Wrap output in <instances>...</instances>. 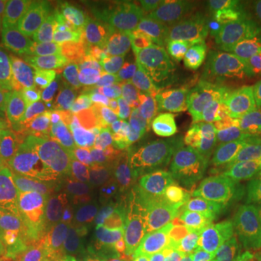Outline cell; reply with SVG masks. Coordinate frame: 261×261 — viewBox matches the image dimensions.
Returning a JSON list of instances; mask_svg holds the SVG:
<instances>
[{"instance_id":"cell-1","label":"cell","mask_w":261,"mask_h":261,"mask_svg":"<svg viewBox=\"0 0 261 261\" xmlns=\"http://www.w3.org/2000/svg\"><path fill=\"white\" fill-rule=\"evenodd\" d=\"M192 38L231 61L261 64V3H226L183 15Z\"/></svg>"},{"instance_id":"cell-2","label":"cell","mask_w":261,"mask_h":261,"mask_svg":"<svg viewBox=\"0 0 261 261\" xmlns=\"http://www.w3.org/2000/svg\"><path fill=\"white\" fill-rule=\"evenodd\" d=\"M102 13L92 2H65L56 20L38 41L35 57L54 74L65 73L100 31Z\"/></svg>"},{"instance_id":"cell-3","label":"cell","mask_w":261,"mask_h":261,"mask_svg":"<svg viewBox=\"0 0 261 261\" xmlns=\"http://www.w3.org/2000/svg\"><path fill=\"white\" fill-rule=\"evenodd\" d=\"M20 119L25 145V180L42 183L48 177L71 173L68 155L73 138L37 113L20 111Z\"/></svg>"},{"instance_id":"cell-4","label":"cell","mask_w":261,"mask_h":261,"mask_svg":"<svg viewBox=\"0 0 261 261\" xmlns=\"http://www.w3.org/2000/svg\"><path fill=\"white\" fill-rule=\"evenodd\" d=\"M3 86L6 92L37 109L56 111L67 83L47 70L35 57V53H5L2 67Z\"/></svg>"},{"instance_id":"cell-5","label":"cell","mask_w":261,"mask_h":261,"mask_svg":"<svg viewBox=\"0 0 261 261\" xmlns=\"http://www.w3.org/2000/svg\"><path fill=\"white\" fill-rule=\"evenodd\" d=\"M228 61L231 60L205 42L176 34L167 57L170 82L180 92L207 97L216 75Z\"/></svg>"},{"instance_id":"cell-6","label":"cell","mask_w":261,"mask_h":261,"mask_svg":"<svg viewBox=\"0 0 261 261\" xmlns=\"http://www.w3.org/2000/svg\"><path fill=\"white\" fill-rule=\"evenodd\" d=\"M54 216L41 183L23 181L13 203L10 225L13 237L23 251L41 245Z\"/></svg>"},{"instance_id":"cell-7","label":"cell","mask_w":261,"mask_h":261,"mask_svg":"<svg viewBox=\"0 0 261 261\" xmlns=\"http://www.w3.org/2000/svg\"><path fill=\"white\" fill-rule=\"evenodd\" d=\"M260 96L258 65L228 61L216 75L206 99L216 112H250Z\"/></svg>"},{"instance_id":"cell-8","label":"cell","mask_w":261,"mask_h":261,"mask_svg":"<svg viewBox=\"0 0 261 261\" xmlns=\"http://www.w3.org/2000/svg\"><path fill=\"white\" fill-rule=\"evenodd\" d=\"M65 2L60 0H19L15 2L5 34V53H34L38 41L56 20Z\"/></svg>"},{"instance_id":"cell-9","label":"cell","mask_w":261,"mask_h":261,"mask_svg":"<svg viewBox=\"0 0 261 261\" xmlns=\"http://www.w3.org/2000/svg\"><path fill=\"white\" fill-rule=\"evenodd\" d=\"M48 121L58 129L80 140H108L122 137L140 126L138 121L125 109L96 112H48Z\"/></svg>"},{"instance_id":"cell-10","label":"cell","mask_w":261,"mask_h":261,"mask_svg":"<svg viewBox=\"0 0 261 261\" xmlns=\"http://www.w3.org/2000/svg\"><path fill=\"white\" fill-rule=\"evenodd\" d=\"M177 89L170 82L168 70L159 84H134L122 89L123 109L140 125L155 128L173 109H176Z\"/></svg>"},{"instance_id":"cell-11","label":"cell","mask_w":261,"mask_h":261,"mask_svg":"<svg viewBox=\"0 0 261 261\" xmlns=\"http://www.w3.org/2000/svg\"><path fill=\"white\" fill-rule=\"evenodd\" d=\"M23 159L25 145L20 111L0 93V176L18 183L27 181Z\"/></svg>"},{"instance_id":"cell-12","label":"cell","mask_w":261,"mask_h":261,"mask_svg":"<svg viewBox=\"0 0 261 261\" xmlns=\"http://www.w3.org/2000/svg\"><path fill=\"white\" fill-rule=\"evenodd\" d=\"M121 25L129 37L154 57L167 58L176 34L159 16L140 6L129 5L121 10Z\"/></svg>"},{"instance_id":"cell-13","label":"cell","mask_w":261,"mask_h":261,"mask_svg":"<svg viewBox=\"0 0 261 261\" xmlns=\"http://www.w3.org/2000/svg\"><path fill=\"white\" fill-rule=\"evenodd\" d=\"M112 42L106 28L100 29L64 73L71 86H93L106 82Z\"/></svg>"},{"instance_id":"cell-14","label":"cell","mask_w":261,"mask_h":261,"mask_svg":"<svg viewBox=\"0 0 261 261\" xmlns=\"http://www.w3.org/2000/svg\"><path fill=\"white\" fill-rule=\"evenodd\" d=\"M123 109L121 89L103 83L93 86H71L67 83L57 106V112L80 113Z\"/></svg>"},{"instance_id":"cell-15","label":"cell","mask_w":261,"mask_h":261,"mask_svg":"<svg viewBox=\"0 0 261 261\" xmlns=\"http://www.w3.org/2000/svg\"><path fill=\"white\" fill-rule=\"evenodd\" d=\"M151 197L152 187L147 176L130 171L119 181L106 216L116 221H140Z\"/></svg>"},{"instance_id":"cell-16","label":"cell","mask_w":261,"mask_h":261,"mask_svg":"<svg viewBox=\"0 0 261 261\" xmlns=\"http://www.w3.org/2000/svg\"><path fill=\"white\" fill-rule=\"evenodd\" d=\"M183 216L193 232L196 251L200 255H218L225 245L237 240V232L212 212L187 207Z\"/></svg>"},{"instance_id":"cell-17","label":"cell","mask_w":261,"mask_h":261,"mask_svg":"<svg viewBox=\"0 0 261 261\" xmlns=\"http://www.w3.org/2000/svg\"><path fill=\"white\" fill-rule=\"evenodd\" d=\"M250 112H212L199 122L207 144L218 148L233 149L248 128Z\"/></svg>"},{"instance_id":"cell-18","label":"cell","mask_w":261,"mask_h":261,"mask_svg":"<svg viewBox=\"0 0 261 261\" xmlns=\"http://www.w3.org/2000/svg\"><path fill=\"white\" fill-rule=\"evenodd\" d=\"M159 140L160 167L167 171H186L192 170L202 154L206 142L189 135L171 134L157 137Z\"/></svg>"},{"instance_id":"cell-19","label":"cell","mask_w":261,"mask_h":261,"mask_svg":"<svg viewBox=\"0 0 261 261\" xmlns=\"http://www.w3.org/2000/svg\"><path fill=\"white\" fill-rule=\"evenodd\" d=\"M167 70V58L152 61L138 60L130 63H111L108 65L106 84L125 89L134 84H159Z\"/></svg>"},{"instance_id":"cell-20","label":"cell","mask_w":261,"mask_h":261,"mask_svg":"<svg viewBox=\"0 0 261 261\" xmlns=\"http://www.w3.org/2000/svg\"><path fill=\"white\" fill-rule=\"evenodd\" d=\"M112 149L113 144L109 140L73 138L68 155L70 170L80 177H92L111 160Z\"/></svg>"},{"instance_id":"cell-21","label":"cell","mask_w":261,"mask_h":261,"mask_svg":"<svg viewBox=\"0 0 261 261\" xmlns=\"http://www.w3.org/2000/svg\"><path fill=\"white\" fill-rule=\"evenodd\" d=\"M125 151L129 160L140 168L147 177L159 176L163 168L160 167L157 151L159 140L157 130L148 125H140L132 130L125 141Z\"/></svg>"},{"instance_id":"cell-22","label":"cell","mask_w":261,"mask_h":261,"mask_svg":"<svg viewBox=\"0 0 261 261\" xmlns=\"http://www.w3.org/2000/svg\"><path fill=\"white\" fill-rule=\"evenodd\" d=\"M151 231L157 238L161 251L171 258L181 260L186 255L195 252L197 254L195 237L183 215L161 222L157 226L151 228Z\"/></svg>"},{"instance_id":"cell-23","label":"cell","mask_w":261,"mask_h":261,"mask_svg":"<svg viewBox=\"0 0 261 261\" xmlns=\"http://www.w3.org/2000/svg\"><path fill=\"white\" fill-rule=\"evenodd\" d=\"M93 212L87 203L77 202L58 211L53 216L47 235L37 248H53L84 226L93 222Z\"/></svg>"},{"instance_id":"cell-24","label":"cell","mask_w":261,"mask_h":261,"mask_svg":"<svg viewBox=\"0 0 261 261\" xmlns=\"http://www.w3.org/2000/svg\"><path fill=\"white\" fill-rule=\"evenodd\" d=\"M186 205L174 186L164 187L149 199L140 222L145 228H154L164 221H170L185 214Z\"/></svg>"},{"instance_id":"cell-25","label":"cell","mask_w":261,"mask_h":261,"mask_svg":"<svg viewBox=\"0 0 261 261\" xmlns=\"http://www.w3.org/2000/svg\"><path fill=\"white\" fill-rule=\"evenodd\" d=\"M41 185L53 206L54 214L67 206L74 205L83 197V181L74 177L71 173L64 176L48 177Z\"/></svg>"},{"instance_id":"cell-26","label":"cell","mask_w":261,"mask_h":261,"mask_svg":"<svg viewBox=\"0 0 261 261\" xmlns=\"http://www.w3.org/2000/svg\"><path fill=\"white\" fill-rule=\"evenodd\" d=\"M196 176V174H195ZM196 185L209 190L211 193L218 196L219 199H231L243 195L244 180L241 167L225 168L218 173L200 174L196 176Z\"/></svg>"},{"instance_id":"cell-27","label":"cell","mask_w":261,"mask_h":261,"mask_svg":"<svg viewBox=\"0 0 261 261\" xmlns=\"http://www.w3.org/2000/svg\"><path fill=\"white\" fill-rule=\"evenodd\" d=\"M174 187L178 190V193L181 196L183 203L189 207H199L207 212L216 214L218 205H219V197L211 193L209 190H206L203 187L196 185V176L192 174L190 177L181 178L178 180L177 185Z\"/></svg>"},{"instance_id":"cell-28","label":"cell","mask_w":261,"mask_h":261,"mask_svg":"<svg viewBox=\"0 0 261 261\" xmlns=\"http://www.w3.org/2000/svg\"><path fill=\"white\" fill-rule=\"evenodd\" d=\"M116 166L111 160L103 166L96 174L84 183L83 186V199L86 203L90 206L103 205L106 195L109 192V189L115 181L116 177Z\"/></svg>"},{"instance_id":"cell-29","label":"cell","mask_w":261,"mask_h":261,"mask_svg":"<svg viewBox=\"0 0 261 261\" xmlns=\"http://www.w3.org/2000/svg\"><path fill=\"white\" fill-rule=\"evenodd\" d=\"M238 166L235 161L232 149H225L214 147L211 144H206L200 157L197 159L196 164L192 167V173L196 176L200 174H209V173H218L225 168Z\"/></svg>"},{"instance_id":"cell-30","label":"cell","mask_w":261,"mask_h":261,"mask_svg":"<svg viewBox=\"0 0 261 261\" xmlns=\"http://www.w3.org/2000/svg\"><path fill=\"white\" fill-rule=\"evenodd\" d=\"M233 200H235L237 211H238V226H237L235 232L240 235L241 240L251 241L252 238H255L261 231L260 212L244 196V193L237 196Z\"/></svg>"},{"instance_id":"cell-31","label":"cell","mask_w":261,"mask_h":261,"mask_svg":"<svg viewBox=\"0 0 261 261\" xmlns=\"http://www.w3.org/2000/svg\"><path fill=\"white\" fill-rule=\"evenodd\" d=\"M237 164H250L261 161V125L251 123L232 149Z\"/></svg>"},{"instance_id":"cell-32","label":"cell","mask_w":261,"mask_h":261,"mask_svg":"<svg viewBox=\"0 0 261 261\" xmlns=\"http://www.w3.org/2000/svg\"><path fill=\"white\" fill-rule=\"evenodd\" d=\"M241 173L244 180V196L255 206L261 215V161L243 164Z\"/></svg>"},{"instance_id":"cell-33","label":"cell","mask_w":261,"mask_h":261,"mask_svg":"<svg viewBox=\"0 0 261 261\" xmlns=\"http://www.w3.org/2000/svg\"><path fill=\"white\" fill-rule=\"evenodd\" d=\"M20 185L22 183L12 181L0 176V222L2 224L10 222L12 209Z\"/></svg>"},{"instance_id":"cell-34","label":"cell","mask_w":261,"mask_h":261,"mask_svg":"<svg viewBox=\"0 0 261 261\" xmlns=\"http://www.w3.org/2000/svg\"><path fill=\"white\" fill-rule=\"evenodd\" d=\"M137 254L141 261H183L171 258L167 254L161 251L159 243H157V238L154 237V233L149 228H147V231H145L144 240H142Z\"/></svg>"},{"instance_id":"cell-35","label":"cell","mask_w":261,"mask_h":261,"mask_svg":"<svg viewBox=\"0 0 261 261\" xmlns=\"http://www.w3.org/2000/svg\"><path fill=\"white\" fill-rule=\"evenodd\" d=\"M123 241V221L103 219L100 221V243L102 250L113 248Z\"/></svg>"},{"instance_id":"cell-36","label":"cell","mask_w":261,"mask_h":261,"mask_svg":"<svg viewBox=\"0 0 261 261\" xmlns=\"http://www.w3.org/2000/svg\"><path fill=\"white\" fill-rule=\"evenodd\" d=\"M102 261H141L138 254L123 241L113 248L102 250Z\"/></svg>"},{"instance_id":"cell-37","label":"cell","mask_w":261,"mask_h":261,"mask_svg":"<svg viewBox=\"0 0 261 261\" xmlns=\"http://www.w3.org/2000/svg\"><path fill=\"white\" fill-rule=\"evenodd\" d=\"M216 214L219 215V218L229 225L233 231L237 229V226H238V211H237L235 200H232V199H219Z\"/></svg>"},{"instance_id":"cell-38","label":"cell","mask_w":261,"mask_h":261,"mask_svg":"<svg viewBox=\"0 0 261 261\" xmlns=\"http://www.w3.org/2000/svg\"><path fill=\"white\" fill-rule=\"evenodd\" d=\"M13 6H15V2L12 0H0V34L2 35H5L8 31Z\"/></svg>"},{"instance_id":"cell-39","label":"cell","mask_w":261,"mask_h":261,"mask_svg":"<svg viewBox=\"0 0 261 261\" xmlns=\"http://www.w3.org/2000/svg\"><path fill=\"white\" fill-rule=\"evenodd\" d=\"M0 222V252L6 257V258H12L15 255V247L10 243V240L3 232V226Z\"/></svg>"},{"instance_id":"cell-40","label":"cell","mask_w":261,"mask_h":261,"mask_svg":"<svg viewBox=\"0 0 261 261\" xmlns=\"http://www.w3.org/2000/svg\"><path fill=\"white\" fill-rule=\"evenodd\" d=\"M3 58H5V35L0 34V71L3 67Z\"/></svg>"},{"instance_id":"cell-41","label":"cell","mask_w":261,"mask_h":261,"mask_svg":"<svg viewBox=\"0 0 261 261\" xmlns=\"http://www.w3.org/2000/svg\"><path fill=\"white\" fill-rule=\"evenodd\" d=\"M202 261H219L218 255H203Z\"/></svg>"},{"instance_id":"cell-42","label":"cell","mask_w":261,"mask_h":261,"mask_svg":"<svg viewBox=\"0 0 261 261\" xmlns=\"http://www.w3.org/2000/svg\"><path fill=\"white\" fill-rule=\"evenodd\" d=\"M257 247H258V251H260V261H261V231L260 233H258V245H257Z\"/></svg>"},{"instance_id":"cell-43","label":"cell","mask_w":261,"mask_h":261,"mask_svg":"<svg viewBox=\"0 0 261 261\" xmlns=\"http://www.w3.org/2000/svg\"><path fill=\"white\" fill-rule=\"evenodd\" d=\"M3 260H9V258H6V257L0 252V261H3Z\"/></svg>"},{"instance_id":"cell-44","label":"cell","mask_w":261,"mask_h":261,"mask_svg":"<svg viewBox=\"0 0 261 261\" xmlns=\"http://www.w3.org/2000/svg\"><path fill=\"white\" fill-rule=\"evenodd\" d=\"M3 261H19V260H15V258H9V260H3Z\"/></svg>"},{"instance_id":"cell-45","label":"cell","mask_w":261,"mask_h":261,"mask_svg":"<svg viewBox=\"0 0 261 261\" xmlns=\"http://www.w3.org/2000/svg\"><path fill=\"white\" fill-rule=\"evenodd\" d=\"M258 71H260V79H261V64L258 65Z\"/></svg>"}]
</instances>
